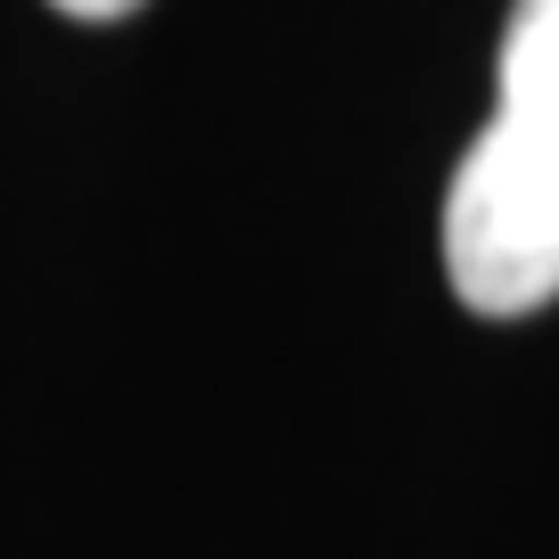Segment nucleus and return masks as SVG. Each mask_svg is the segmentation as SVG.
I'll return each instance as SVG.
<instances>
[{"label": "nucleus", "instance_id": "obj_1", "mask_svg": "<svg viewBox=\"0 0 559 559\" xmlns=\"http://www.w3.org/2000/svg\"><path fill=\"white\" fill-rule=\"evenodd\" d=\"M444 280L486 321L559 297V0H510L493 116L444 190Z\"/></svg>", "mask_w": 559, "mask_h": 559}, {"label": "nucleus", "instance_id": "obj_2", "mask_svg": "<svg viewBox=\"0 0 559 559\" xmlns=\"http://www.w3.org/2000/svg\"><path fill=\"white\" fill-rule=\"evenodd\" d=\"M58 17H83V25H116V17H132L140 0H50Z\"/></svg>", "mask_w": 559, "mask_h": 559}]
</instances>
